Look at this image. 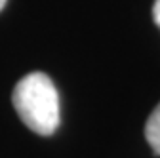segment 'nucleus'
I'll use <instances>...</instances> for the list:
<instances>
[{"instance_id": "1", "label": "nucleus", "mask_w": 160, "mask_h": 158, "mask_svg": "<svg viewBox=\"0 0 160 158\" xmlns=\"http://www.w3.org/2000/svg\"><path fill=\"white\" fill-rule=\"evenodd\" d=\"M12 103L21 122L38 135H52L59 128V93L44 72H31L17 82Z\"/></svg>"}, {"instance_id": "2", "label": "nucleus", "mask_w": 160, "mask_h": 158, "mask_svg": "<svg viewBox=\"0 0 160 158\" xmlns=\"http://www.w3.org/2000/svg\"><path fill=\"white\" fill-rule=\"evenodd\" d=\"M145 137H147V143L151 145V149L154 151V154L160 156V103L151 112L149 120L145 124Z\"/></svg>"}, {"instance_id": "3", "label": "nucleus", "mask_w": 160, "mask_h": 158, "mask_svg": "<svg viewBox=\"0 0 160 158\" xmlns=\"http://www.w3.org/2000/svg\"><path fill=\"white\" fill-rule=\"evenodd\" d=\"M152 17H154V23L160 27V0H154V6H152Z\"/></svg>"}, {"instance_id": "4", "label": "nucleus", "mask_w": 160, "mask_h": 158, "mask_svg": "<svg viewBox=\"0 0 160 158\" xmlns=\"http://www.w3.org/2000/svg\"><path fill=\"white\" fill-rule=\"evenodd\" d=\"M4 6H6V0H0V10H2Z\"/></svg>"}]
</instances>
